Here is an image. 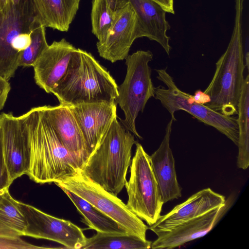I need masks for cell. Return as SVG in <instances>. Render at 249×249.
<instances>
[{
  "label": "cell",
  "instance_id": "8992f818",
  "mask_svg": "<svg viewBox=\"0 0 249 249\" xmlns=\"http://www.w3.org/2000/svg\"><path fill=\"white\" fill-rule=\"evenodd\" d=\"M156 71L158 73L157 78L166 87L159 86L155 88L154 97L169 111L173 121H176L174 115L175 112L181 110L185 111L200 122L215 128L237 145V118L223 115L196 102L193 95L181 90L177 86L166 69Z\"/></svg>",
  "mask_w": 249,
  "mask_h": 249
},
{
  "label": "cell",
  "instance_id": "52a82bcc",
  "mask_svg": "<svg viewBox=\"0 0 249 249\" xmlns=\"http://www.w3.org/2000/svg\"><path fill=\"white\" fill-rule=\"evenodd\" d=\"M136 151L130 164V176L126 180L127 208L149 226L161 215L164 203L149 160L142 145L136 143Z\"/></svg>",
  "mask_w": 249,
  "mask_h": 249
},
{
  "label": "cell",
  "instance_id": "44dd1931",
  "mask_svg": "<svg viewBox=\"0 0 249 249\" xmlns=\"http://www.w3.org/2000/svg\"><path fill=\"white\" fill-rule=\"evenodd\" d=\"M26 226L19 201L7 190L0 196V238H19L24 236Z\"/></svg>",
  "mask_w": 249,
  "mask_h": 249
},
{
  "label": "cell",
  "instance_id": "ba28073f",
  "mask_svg": "<svg viewBox=\"0 0 249 249\" xmlns=\"http://www.w3.org/2000/svg\"><path fill=\"white\" fill-rule=\"evenodd\" d=\"M59 188L73 192L115 221L127 233L144 240L148 229L120 199L84 175L80 169L74 175L54 182Z\"/></svg>",
  "mask_w": 249,
  "mask_h": 249
},
{
  "label": "cell",
  "instance_id": "ffe728a7",
  "mask_svg": "<svg viewBox=\"0 0 249 249\" xmlns=\"http://www.w3.org/2000/svg\"><path fill=\"white\" fill-rule=\"evenodd\" d=\"M35 18L46 27L67 32L80 0H30Z\"/></svg>",
  "mask_w": 249,
  "mask_h": 249
},
{
  "label": "cell",
  "instance_id": "d4e9b609",
  "mask_svg": "<svg viewBox=\"0 0 249 249\" xmlns=\"http://www.w3.org/2000/svg\"><path fill=\"white\" fill-rule=\"evenodd\" d=\"M152 242L128 233L97 232L92 237L87 238L82 249H146L151 248Z\"/></svg>",
  "mask_w": 249,
  "mask_h": 249
},
{
  "label": "cell",
  "instance_id": "5b68a950",
  "mask_svg": "<svg viewBox=\"0 0 249 249\" xmlns=\"http://www.w3.org/2000/svg\"><path fill=\"white\" fill-rule=\"evenodd\" d=\"M152 53L139 50L125 58L127 72L123 83L118 86L115 99L124 114L120 119L121 124L139 139L142 138L136 128V119L142 112L148 100L155 96V87L151 79L149 63L152 60Z\"/></svg>",
  "mask_w": 249,
  "mask_h": 249
},
{
  "label": "cell",
  "instance_id": "30bf717a",
  "mask_svg": "<svg viewBox=\"0 0 249 249\" xmlns=\"http://www.w3.org/2000/svg\"><path fill=\"white\" fill-rule=\"evenodd\" d=\"M27 226L24 236L58 243L67 249H82L87 238L83 230L69 220L47 214L19 201Z\"/></svg>",
  "mask_w": 249,
  "mask_h": 249
},
{
  "label": "cell",
  "instance_id": "d6986e66",
  "mask_svg": "<svg viewBox=\"0 0 249 249\" xmlns=\"http://www.w3.org/2000/svg\"><path fill=\"white\" fill-rule=\"evenodd\" d=\"M57 135L71 152L82 158L85 162L89 156L87 146L78 122L71 108L59 104L42 106Z\"/></svg>",
  "mask_w": 249,
  "mask_h": 249
},
{
  "label": "cell",
  "instance_id": "7a4b0ae2",
  "mask_svg": "<svg viewBox=\"0 0 249 249\" xmlns=\"http://www.w3.org/2000/svg\"><path fill=\"white\" fill-rule=\"evenodd\" d=\"M51 93L60 104L111 102L118 96V85L109 72L89 53L77 48L66 72Z\"/></svg>",
  "mask_w": 249,
  "mask_h": 249
},
{
  "label": "cell",
  "instance_id": "f1b7e54d",
  "mask_svg": "<svg viewBox=\"0 0 249 249\" xmlns=\"http://www.w3.org/2000/svg\"><path fill=\"white\" fill-rule=\"evenodd\" d=\"M10 89L11 86L9 81L0 75V110L5 105Z\"/></svg>",
  "mask_w": 249,
  "mask_h": 249
},
{
  "label": "cell",
  "instance_id": "5bb4252c",
  "mask_svg": "<svg viewBox=\"0 0 249 249\" xmlns=\"http://www.w3.org/2000/svg\"><path fill=\"white\" fill-rule=\"evenodd\" d=\"M230 202L208 213L188 220L165 231L156 232L158 238L152 242L153 249H171L202 237L210 231L226 213Z\"/></svg>",
  "mask_w": 249,
  "mask_h": 249
},
{
  "label": "cell",
  "instance_id": "9a60e30c",
  "mask_svg": "<svg viewBox=\"0 0 249 249\" xmlns=\"http://www.w3.org/2000/svg\"><path fill=\"white\" fill-rule=\"evenodd\" d=\"M225 197L211 188L201 190L183 203L176 206L170 212L160 215L148 229L155 233L169 230L178 225L202 215L225 204Z\"/></svg>",
  "mask_w": 249,
  "mask_h": 249
},
{
  "label": "cell",
  "instance_id": "ac0fdd59",
  "mask_svg": "<svg viewBox=\"0 0 249 249\" xmlns=\"http://www.w3.org/2000/svg\"><path fill=\"white\" fill-rule=\"evenodd\" d=\"M137 16V38L146 37L157 42L169 54L170 37L167 32L171 28L166 19V11L153 0H128Z\"/></svg>",
  "mask_w": 249,
  "mask_h": 249
},
{
  "label": "cell",
  "instance_id": "4dcf8cb0",
  "mask_svg": "<svg viewBox=\"0 0 249 249\" xmlns=\"http://www.w3.org/2000/svg\"><path fill=\"white\" fill-rule=\"evenodd\" d=\"M9 0H0V8H2Z\"/></svg>",
  "mask_w": 249,
  "mask_h": 249
},
{
  "label": "cell",
  "instance_id": "7c38bea8",
  "mask_svg": "<svg viewBox=\"0 0 249 249\" xmlns=\"http://www.w3.org/2000/svg\"><path fill=\"white\" fill-rule=\"evenodd\" d=\"M82 132L89 155L95 149L117 117L115 101L69 106Z\"/></svg>",
  "mask_w": 249,
  "mask_h": 249
},
{
  "label": "cell",
  "instance_id": "4fadbf2b",
  "mask_svg": "<svg viewBox=\"0 0 249 249\" xmlns=\"http://www.w3.org/2000/svg\"><path fill=\"white\" fill-rule=\"evenodd\" d=\"M137 19L129 3L122 10L107 33L96 46L99 55L112 63L125 59L137 36Z\"/></svg>",
  "mask_w": 249,
  "mask_h": 249
},
{
  "label": "cell",
  "instance_id": "83f0119b",
  "mask_svg": "<svg viewBox=\"0 0 249 249\" xmlns=\"http://www.w3.org/2000/svg\"><path fill=\"white\" fill-rule=\"evenodd\" d=\"M39 249L42 247L36 246L21 239H4L0 238V249Z\"/></svg>",
  "mask_w": 249,
  "mask_h": 249
},
{
  "label": "cell",
  "instance_id": "484cf974",
  "mask_svg": "<svg viewBox=\"0 0 249 249\" xmlns=\"http://www.w3.org/2000/svg\"><path fill=\"white\" fill-rule=\"evenodd\" d=\"M31 42L20 53L18 66H34L37 59L47 48L45 27L35 18L31 33Z\"/></svg>",
  "mask_w": 249,
  "mask_h": 249
},
{
  "label": "cell",
  "instance_id": "2e32d148",
  "mask_svg": "<svg viewBox=\"0 0 249 249\" xmlns=\"http://www.w3.org/2000/svg\"><path fill=\"white\" fill-rule=\"evenodd\" d=\"M76 49L65 38L48 45L33 66L36 84L47 93H51L66 72Z\"/></svg>",
  "mask_w": 249,
  "mask_h": 249
},
{
  "label": "cell",
  "instance_id": "cb8c5ba5",
  "mask_svg": "<svg viewBox=\"0 0 249 249\" xmlns=\"http://www.w3.org/2000/svg\"><path fill=\"white\" fill-rule=\"evenodd\" d=\"M238 139L237 146L238 168L246 170L249 166V76L245 78L238 106Z\"/></svg>",
  "mask_w": 249,
  "mask_h": 249
},
{
  "label": "cell",
  "instance_id": "8fae6325",
  "mask_svg": "<svg viewBox=\"0 0 249 249\" xmlns=\"http://www.w3.org/2000/svg\"><path fill=\"white\" fill-rule=\"evenodd\" d=\"M3 153L9 179L13 181L27 175L30 162L29 135L21 115L14 116L12 112L0 115Z\"/></svg>",
  "mask_w": 249,
  "mask_h": 249
},
{
  "label": "cell",
  "instance_id": "3957f363",
  "mask_svg": "<svg viewBox=\"0 0 249 249\" xmlns=\"http://www.w3.org/2000/svg\"><path fill=\"white\" fill-rule=\"evenodd\" d=\"M244 2V0H235L234 24L231 40L216 62L213 77L203 91L207 99L205 105L227 116L238 114L245 79L242 28Z\"/></svg>",
  "mask_w": 249,
  "mask_h": 249
},
{
  "label": "cell",
  "instance_id": "4316f807",
  "mask_svg": "<svg viewBox=\"0 0 249 249\" xmlns=\"http://www.w3.org/2000/svg\"><path fill=\"white\" fill-rule=\"evenodd\" d=\"M11 184L3 156L0 129V196L9 189Z\"/></svg>",
  "mask_w": 249,
  "mask_h": 249
},
{
  "label": "cell",
  "instance_id": "9c48e42d",
  "mask_svg": "<svg viewBox=\"0 0 249 249\" xmlns=\"http://www.w3.org/2000/svg\"><path fill=\"white\" fill-rule=\"evenodd\" d=\"M34 21L30 0H9L0 8V75L8 81L19 67L13 45L20 34L31 32Z\"/></svg>",
  "mask_w": 249,
  "mask_h": 249
},
{
  "label": "cell",
  "instance_id": "603a6c76",
  "mask_svg": "<svg viewBox=\"0 0 249 249\" xmlns=\"http://www.w3.org/2000/svg\"><path fill=\"white\" fill-rule=\"evenodd\" d=\"M128 0H92V33L98 41L103 39Z\"/></svg>",
  "mask_w": 249,
  "mask_h": 249
},
{
  "label": "cell",
  "instance_id": "e0dca14e",
  "mask_svg": "<svg viewBox=\"0 0 249 249\" xmlns=\"http://www.w3.org/2000/svg\"><path fill=\"white\" fill-rule=\"evenodd\" d=\"M173 120L168 123L164 137L158 149L149 160L164 203L181 196V189L177 180L175 159L170 147Z\"/></svg>",
  "mask_w": 249,
  "mask_h": 249
},
{
  "label": "cell",
  "instance_id": "6da1fadb",
  "mask_svg": "<svg viewBox=\"0 0 249 249\" xmlns=\"http://www.w3.org/2000/svg\"><path fill=\"white\" fill-rule=\"evenodd\" d=\"M30 142V162L27 174L37 183L54 182L75 174L85 160L62 142L47 118L42 106L21 115Z\"/></svg>",
  "mask_w": 249,
  "mask_h": 249
},
{
  "label": "cell",
  "instance_id": "277c9868",
  "mask_svg": "<svg viewBox=\"0 0 249 249\" xmlns=\"http://www.w3.org/2000/svg\"><path fill=\"white\" fill-rule=\"evenodd\" d=\"M136 142L134 135L115 118L106 135L89 155L80 171L117 196L126 181L128 168L131 163V150Z\"/></svg>",
  "mask_w": 249,
  "mask_h": 249
},
{
  "label": "cell",
  "instance_id": "f546056e",
  "mask_svg": "<svg viewBox=\"0 0 249 249\" xmlns=\"http://www.w3.org/2000/svg\"><path fill=\"white\" fill-rule=\"evenodd\" d=\"M158 3L167 13L175 14L174 0H153Z\"/></svg>",
  "mask_w": 249,
  "mask_h": 249
},
{
  "label": "cell",
  "instance_id": "7402d4cb",
  "mask_svg": "<svg viewBox=\"0 0 249 249\" xmlns=\"http://www.w3.org/2000/svg\"><path fill=\"white\" fill-rule=\"evenodd\" d=\"M61 189L83 216V222L89 228L103 233H127L115 221L89 202L66 189Z\"/></svg>",
  "mask_w": 249,
  "mask_h": 249
}]
</instances>
